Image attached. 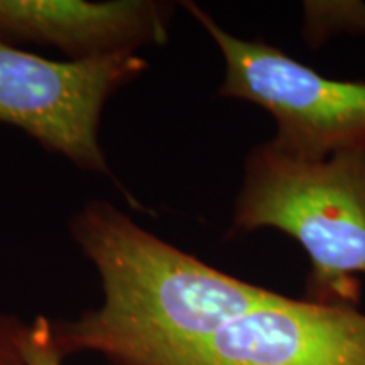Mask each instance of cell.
<instances>
[{
    "label": "cell",
    "instance_id": "obj_8",
    "mask_svg": "<svg viewBox=\"0 0 365 365\" xmlns=\"http://www.w3.org/2000/svg\"><path fill=\"white\" fill-rule=\"evenodd\" d=\"M27 323L14 314L0 313V365H26L21 341Z\"/></svg>",
    "mask_w": 365,
    "mask_h": 365
},
{
    "label": "cell",
    "instance_id": "obj_4",
    "mask_svg": "<svg viewBox=\"0 0 365 365\" xmlns=\"http://www.w3.org/2000/svg\"><path fill=\"white\" fill-rule=\"evenodd\" d=\"M148 70L139 54L56 61L0 41V124L81 171L110 176L98 140L108 98Z\"/></svg>",
    "mask_w": 365,
    "mask_h": 365
},
{
    "label": "cell",
    "instance_id": "obj_6",
    "mask_svg": "<svg viewBox=\"0 0 365 365\" xmlns=\"http://www.w3.org/2000/svg\"><path fill=\"white\" fill-rule=\"evenodd\" d=\"M176 4L159 0H0V41L58 48L71 61L164 46Z\"/></svg>",
    "mask_w": 365,
    "mask_h": 365
},
{
    "label": "cell",
    "instance_id": "obj_7",
    "mask_svg": "<svg viewBox=\"0 0 365 365\" xmlns=\"http://www.w3.org/2000/svg\"><path fill=\"white\" fill-rule=\"evenodd\" d=\"M26 365H63V357L53 341L51 319L43 314L26 327L21 341Z\"/></svg>",
    "mask_w": 365,
    "mask_h": 365
},
{
    "label": "cell",
    "instance_id": "obj_1",
    "mask_svg": "<svg viewBox=\"0 0 365 365\" xmlns=\"http://www.w3.org/2000/svg\"><path fill=\"white\" fill-rule=\"evenodd\" d=\"M68 228L97 269L103 299L78 318L51 322L63 359L95 352L108 365L154 362L215 335L279 294L208 266L107 200L86 202Z\"/></svg>",
    "mask_w": 365,
    "mask_h": 365
},
{
    "label": "cell",
    "instance_id": "obj_5",
    "mask_svg": "<svg viewBox=\"0 0 365 365\" xmlns=\"http://www.w3.org/2000/svg\"><path fill=\"white\" fill-rule=\"evenodd\" d=\"M135 365H365V313L277 294L208 339Z\"/></svg>",
    "mask_w": 365,
    "mask_h": 365
},
{
    "label": "cell",
    "instance_id": "obj_3",
    "mask_svg": "<svg viewBox=\"0 0 365 365\" xmlns=\"http://www.w3.org/2000/svg\"><path fill=\"white\" fill-rule=\"evenodd\" d=\"M215 41L225 61L218 97L244 100L276 122L269 144L287 158L322 161L365 150V83L333 80L277 46L240 39L195 2H182Z\"/></svg>",
    "mask_w": 365,
    "mask_h": 365
},
{
    "label": "cell",
    "instance_id": "obj_2",
    "mask_svg": "<svg viewBox=\"0 0 365 365\" xmlns=\"http://www.w3.org/2000/svg\"><path fill=\"white\" fill-rule=\"evenodd\" d=\"M262 228L289 235L307 252L304 301L359 309V276H365V150L301 161L269 140L255 145L245 158L228 235Z\"/></svg>",
    "mask_w": 365,
    "mask_h": 365
}]
</instances>
